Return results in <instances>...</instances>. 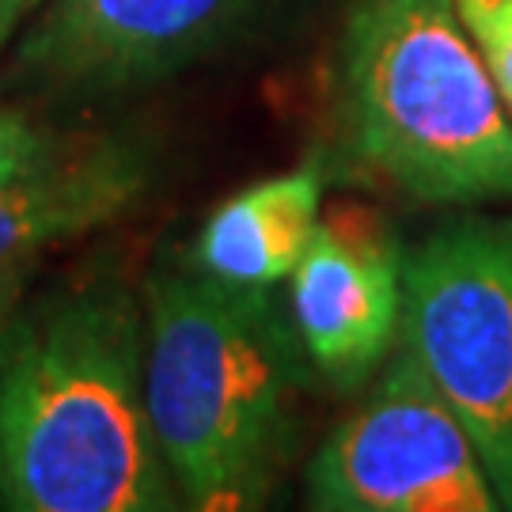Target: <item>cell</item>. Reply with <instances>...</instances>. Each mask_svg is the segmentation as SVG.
Segmentation results:
<instances>
[{
	"mask_svg": "<svg viewBox=\"0 0 512 512\" xmlns=\"http://www.w3.org/2000/svg\"><path fill=\"white\" fill-rule=\"evenodd\" d=\"M145 300L84 281L0 330V509H179L145 391Z\"/></svg>",
	"mask_w": 512,
	"mask_h": 512,
	"instance_id": "cell-1",
	"label": "cell"
},
{
	"mask_svg": "<svg viewBox=\"0 0 512 512\" xmlns=\"http://www.w3.org/2000/svg\"><path fill=\"white\" fill-rule=\"evenodd\" d=\"M406 255L368 209L338 205L289 274V315L319 380L357 391L384 365L403 327Z\"/></svg>",
	"mask_w": 512,
	"mask_h": 512,
	"instance_id": "cell-7",
	"label": "cell"
},
{
	"mask_svg": "<svg viewBox=\"0 0 512 512\" xmlns=\"http://www.w3.org/2000/svg\"><path fill=\"white\" fill-rule=\"evenodd\" d=\"M145 300V391L183 505L255 509L293 448L296 399L315 376L270 289L190 266L156 270Z\"/></svg>",
	"mask_w": 512,
	"mask_h": 512,
	"instance_id": "cell-2",
	"label": "cell"
},
{
	"mask_svg": "<svg viewBox=\"0 0 512 512\" xmlns=\"http://www.w3.org/2000/svg\"><path fill=\"white\" fill-rule=\"evenodd\" d=\"M319 205L323 175L315 167L247 186L209 213L190 247V266L228 285L274 289L311 247Z\"/></svg>",
	"mask_w": 512,
	"mask_h": 512,
	"instance_id": "cell-9",
	"label": "cell"
},
{
	"mask_svg": "<svg viewBox=\"0 0 512 512\" xmlns=\"http://www.w3.org/2000/svg\"><path fill=\"white\" fill-rule=\"evenodd\" d=\"M145 183V160L114 141L42 160L0 186V266L31 262L61 239L114 220L141 198Z\"/></svg>",
	"mask_w": 512,
	"mask_h": 512,
	"instance_id": "cell-8",
	"label": "cell"
},
{
	"mask_svg": "<svg viewBox=\"0 0 512 512\" xmlns=\"http://www.w3.org/2000/svg\"><path fill=\"white\" fill-rule=\"evenodd\" d=\"M23 281H27V262L0 266V330L8 327V319L16 315L19 296H23Z\"/></svg>",
	"mask_w": 512,
	"mask_h": 512,
	"instance_id": "cell-13",
	"label": "cell"
},
{
	"mask_svg": "<svg viewBox=\"0 0 512 512\" xmlns=\"http://www.w3.org/2000/svg\"><path fill=\"white\" fill-rule=\"evenodd\" d=\"M46 0H0V50L35 19V12Z\"/></svg>",
	"mask_w": 512,
	"mask_h": 512,
	"instance_id": "cell-12",
	"label": "cell"
},
{
	"mask_svg": "<svg viewBox=\"0 0 512 512\" xmlns=\"http://www.w3.org/2000/svg\"><path fill=\"white\" fill-rule=\"evenodd\" d=\"M54 148L23 114L0 110V186L35 171L42 160H50Z\"/></svg>",
	"mask_w": 512,
	"mask_h": 512,
	"instance_id": "cell-11",
	"label": "cell"
},
{
	"mask_svg": "<svg viewBox=\"0 0 512 512\" xmlns=\"http://www.w3.org/2000/svg\"><path fill=\"white\" fill-rule=\"evenodd\" d=\"M266 0H46L16 69L65 95L145 88L217 54Z\"/></svg>",
	"mask_w": 512,
	"mask_h": 512,
	"instance_id": "cell-6",
	"label": "cell"
},
{
	"mask_svg": "<svg viewBox=\"0 0 512 512\" xmlns=\"http://www.w3.org/2000/svg\"><path fill=\"white\" fill-rule=\"evenodd\" d=\"M399 338L512 509V217L456 220L406 255Z\"/></svg>",
	"mask_w": 512,
	"mask_h": 512,
	"instance_id": "cell-4",
	"label": "cell"
},
{
	"mask_svg": "<svg viewBox=\"0 0 512 512\" xmlns=\"http://www.w3.org/2000/svg\"><path fill=\"white\" fill-rule=\"evenodd\" d=\"M319 512H494L475 440L418 361L399 349L368 403L330 429L308 467Z\"/></svg>",
	"mask_w": 512,
	"mask_h": 512,
	"instance_id": "cell-5",
	"label": "cell"
},
{
	"mask_svg": "<svg viewBox=\"0 0 512 512\" xmlns=\"http://www.w3.org/2000/svg\"><path fill=\"white\" fill-rule=\"evenodd\" d=\"M456 12L512 118V0H456Z\"/></svg>",
	"mask_w": 512,
	"mask_h": 512,
	"instance_id": "cell-10",
	"label": "cell"
},
{
	"mask_svg": "<svg viewBox=\"0 0 512 512\" xmlns=\"http://www.w3.org/2000/svg\"><path fill=\"white\" fill-rule=\"evenodd\" d=\"M334 126L349 171L410 202H512V118L456 0L349 4Z\"/></svg>",
	"mask_w": 512,
	"mask_h": 512,
	"instance_id": "cell-3",
	"label": "cell"
}]
</instances>
